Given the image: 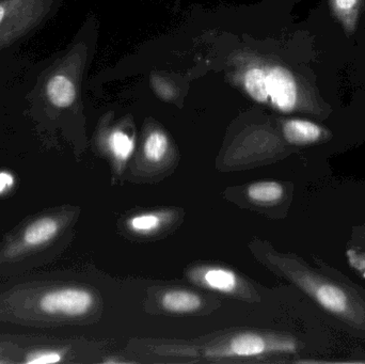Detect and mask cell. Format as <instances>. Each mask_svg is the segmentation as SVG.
<instances>
[{
    "instance_id": "obj_1",
    "label": "cell",
    "mask_w": 365,
    "mask_h": 364,
    "mask_svg": "<svg viewBox=\"0 0 365 364\" xmlns=\"http://www.w3.org/2000/svg\"><path fill=\"white\" fill-rule=\"evenodd\" d=\"M245 91L255 102L283 113H304L324 117L327 106L306 81L283 64L255 62L242 75Z\"/></svg>"
},
{
    "instance_id": "obj_2",
    "label": "cell",
    "mask_w": 365,
    "mask_h": 364,
    "mask_svg": "<svg viewBox=\"0 0 365 364\" xmlns=\"http://www.w3.org/2000/svg\"><path fill=\"white\" fill-rule=\"evenodd\" d=\"M294 278L326 311L357 326L365 323L364 307L346 288L308 271H296Z\"/></svg>"
},
{
    "instance_id": "obj_3",
    "label": "cell",
    "mask_w": 365,
    "mask_h": 364,
    "mask_svg": "<svg viewBox=\"0 0 365 364\" xmlns=\"http://www.w3.org/2000/svg\"><path fill=\"white\" fill-rule=\"evenodd\" d=\"M297 350L291 340L267 339L257 333H240L232 338L225 345L208 350L206 356L214 358L225 357H257L267 353H294Z\"/></svg>"
},
{
    "instance_id": "obj_4",
    "label": "cell",
    "mask_w": 365,
    "mask_h": 364,
    "mask_svg": "<svg viewBox=\"0 0 365 364\" xmlns=\"http://www.w3.org/2000/svg\"><path fill=\"white\" fill-rule=\"evenodd\" d=\"M94 297L83 288H64L49 291L38 299L40 311L48 316H81L93 307Z\"/></svg>"
},
{
    "instance_id": "obj_5",
    "label": "cell",
    "mask_w": 365,
    "mask_h": 364,
    "mask_svg": "<svg viewBox=\"0 0 365 364\" xmlns=\"http://www.w3.org/2000/svg\"><path fill=\"white\" fill-rule=\"evenodd\" d=\"M282 132L285 140L295 145H314L331 136L329 130L321 124L304 119L287 120L283 123Z\"/></svg>"
},
{
    "instance_id": "obj_6",
    "label": "cell",
    "mask_w": 365,
    "mask_h": 364,
    "mask_svg": "<svg viewBox=\"0 0 365 364\" xmlns=\"http://www.w3.org/2000/svg\"><path fill=\"white\" fill-rule=\"evenodd\" d=\"M193 280L205 288L216 292L233 293L237 288L238 278L234 271L221 267H208L193 274Z\"/></svg>"
},
{
    "instance_id": "obj_7",
    "label": "cell",
    "mask_w": 365,
    "mask_h": 364,
    "mask_svg": "<svg viewBox=\"0 0 365 364\" xmlns=\"http://www.w3.org/2000/svg\"><path fill=\"white\" fill-rule=\"evenodd\" d=\"M330 12L347 36L355 33L359 25L365 0H328Z\"/></svg>"
},
{
    "instance_id": "obj_8",
    "label": "cell",
    "mask_w": 365,
    "mask_h": 364,
    "mask_svg": "<svg viewBox=\"0 0 365 364\" xmlns=\"http://www.w3.org/2000/svg\"><path fill=\"white\" fill-rule=\"evenodd\" d=\"M59 224L51 217H43L31 222L24 231L21 241L28 248L40 247L55 239L59 232Z\"/></svg>"
},
{
    "instance_id": "obj_9",
    "label": "cell",
    "mask_w": 365,
    "mask_h": 364,
    "mask_svg": "<svg viewBox=\"0 0 365 364\" xmlns=\"http://www.w3.org/2000/svg\"><path fill=\"white\" fill-rule=\"evenodd\" d=\"M160 303L165 310L173 313H189L197 311L202 305L201 298L197 294L182 290L165 293Z\"/></svg>"
},
{
    "instance_id": "obj_10",
    "label": "cell",
    "mask_w": 365,
    "mask_h": 364,
    "mask_svg": "<svg viewBox=\"0 0 365 364\" xmlns=\"http://www.w3.org/2000/svg\"><path fill=\"white\" fill-rule=\"evenodd\" d=\"M46 92L49 100L59 108H66L76 100L74 83L64 75L53 76L47 83Z\"/></svg>"
},
{
    "instance_id": "obj_11",
    "label": "cell",
    "mask_w": 365,
    "mask_h": 364,
    "mask_svg": "<svg viewBox=\"0 0 365 364\" xmlns=\"http://www.w3.org/2000/svg\"><path fill=\"white\" fill-rule=\"evenodd\" d=\"M107 147L118 162L124 164L134 154L135 140L123 130H113L107 138Z\"/></svg>"
},
{
    "instance_id": "obj_12",
    "label": "cell",
    "mask_w": 365,
    "mask_h": 364,
    "mask_svg": "<svg viewBox=\"0 0 365 364\" xmlns=\"http://www.w3.org/2000/svg\"><path fill=\"white\" fill-rule=\"evenodd\" d=\"M247 194L257 203H274L282 199L284 188L277 182H259L249 186Z\"/></svg>"
},
{
    "instance_id": "obj_13",
    "label": "cell",
    "mask_w": 365,
    "mask_h": 364,
    "mask_svg": "<svg viewBox=\"0 0 365 364\" xmlns=\"http://www.w3.org/2000/svg\"><path fill=\"white\" fill-rule=\"evenodd\" d=\"M169 149L168 137L162 130H153L148 135L143 145L145 158L151 162H160L164 160Z\"/></svg>"
},
{
    "instance_id": "obj_14",
    "label": "cell",
    "mask_w": 365,
    "mask_h": 364,
    "mask_svg": "<svg viewBox=\"0 0 365 364\" xmlns=\"http://www.w3.org/2000/svg\"><path fill=\"white\" fill-rule=\"evenodd\" d=\"M163 218L158 214H140L130 218L128 222V228L137 234H151L162 226Z\"/></svg>"
},
{
    "instance_id": "obj_15",
    "label": "cell",
    "mask_w": 365,
    "mask_h": 364,
    "mask_svg": "<svg viewBox=\"0 0 365 364\" xmlns=\"http://www.w3.org/2000/svg\"><path fill=\"white\" fill-rule=\"evenodd\" d=\"M62 360V355L53 350H47V352H38L36 354L30 355L28 357V363L44 364V363H58Z\"/></svg>"
},
{
    "instance_id": "obj_16",
    "label": "cell",
    "mask_w": 365,
    "mask_h": 364,
    "mask_svg": "<svg viewBox=\"0 0 365 364\" xmlns=\"http://www.w3.org/2000/svg\"><path fill=\"white\" fill-rule=\"evenodd\" d=\"M15 184V177L8 171H0V196L12 189Z\"/></svg>"
},
{
    "instance_id": "obj_17",
    "label": "cell",
    "mask_w": 365,
    "mask_h": 364,
    "mask_svg": "<svg viewBox=\"0 0 365 364\" xmlns=\"http://www.w3.org/2000/svg\"><path fill=\"white\" fill-rule=\"evenodd\" d=\"M349 256H351V258L355 259V260H357V262H359V264H354V266L356 267V269H358V271H364V276L365 278V258H360L359 256H357V254H354V252L351 251V254L349 252Z\"/></svg>"
},
{
    "instance_id": "obj_18",
    "label": "cell",
    "mask_w": 365,
    "mask_h": 364,
    "mask_svg": "<svg viewBox=\"0 0 365 364\" xmlns=\"http://www.w3.org/2000/svg\"><path fill=\"white\" fill-rule=\"evenodd\" d=\"M4 17V8L0 4V23H1L2 19Z\"/></svg>"
}]
</instances>
